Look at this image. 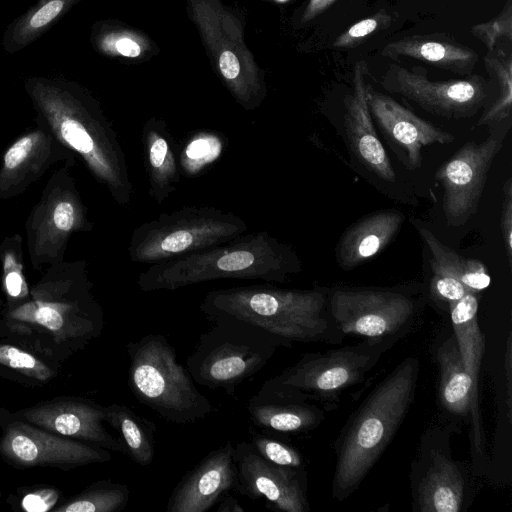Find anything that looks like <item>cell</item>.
I'll return each mask as SVG.
<instances>
[{
	"mask_svg": "<svg viewBox=\"0 0 512 512\" xmlns=\"http://www.w3.org/2000/svg\"><path fill=\"white\" fill-rule=\"evenodd\" d=\"M247 411L256 427L282 434L309 431L323 419V413L317 407L264 383L258 393L249 399Z\"/></svg>",
	"mask_w": 512,
	"mask_h": 512,
	"instance_id": "7402d4cb",
	"label": "cell"
},
{
	"mask_svg": "<svg viewBox=\"0 0 512 512\" xmlns=\"http://www.w3.org/2000/svg\"><path fill=\"white\" fill-rule=\"evenodd\" d=\"M419 361L401 362L365 399L337 444L333 496L347 498L391 441L414 399Z\"/></svg>",
	"mask_w": 512,
	"mask_h": 512,
	"instance_id": "3957f363",
	"label": "cell"
},
{
	"mask_svg": "<svg viewBox=\"0 0 512 512\" xmlns=\"http://www.w3.org/2000/svg\"><path fill=\"white\" fill-rule=\"evenodd\" d=\"M248 230L238 215L212 206H186L144 222L132 233V262L156 264L229 242Z\"/></svg>",
	"mask_w": 512,
	"mask_h": 512,
	"instance_id": "52a82bcc",
	"label": "cell"
},
{
	"mask_svg": "<svg viewBox=\"0 0 512 512\" xmlns=\"http://www.w3.org/2000/svg\"><path fill=\"white\" fill-rule=\"evenodd\" d=\"M0 455L11 465L27 468H73L111 459L107 449L66 438L28 422L10 423L0 439Z\"/></svg>",
	"mask_w": 512,
	"mask_h": 512,
	"instance_id": "5bb4252c",
	"label": "cell"
},
{
	"mask_svg": "<svg viewBox=\"0 0 512 512\" xmlns=\"http://www.w3.org/2000/svg\"><path fill=\"white\" fill-rule=\"evenodd\" d=\"M392 21L393 16L391 14L385 10H379L370 17L356 22L340 34L334 40L332 48L346 49L355 47L375 32L388 28Z\"/></svg>",
	"mask_w": 512,
	"mask_h": 512,
	"instance_id": "8d00e7d4",
	"label": "cell"
},
{
	"mask_svg": "<svg viewBox=\"0 0 512 512\" xmlns=\"http://www.w3.org/2000/svg\"><path fill=\"white\" fill-rule=\"evenodd\" d=\"M484 66L497 87V96L482 114L477 126L496 125L511 116L512 109V55L495 48L484 57Z\"/></svg>",
	"mask_w": 512,
	"mask_h": 512,
	"instance_id": "f546056e",
	"label": "cell"
},
{
	"mask_svg": "<svg viewBox=\"0 0 512 512\" xmlns=\"http://www.w3.org/2000/svg\"><path fill=\"white\" fill-rule=\"evenodd\" d=\"M220 152L219 138L212 134L202 133L187 145L181 157V166L186 173L196 174L205 165L216 159Z\"/></svg>",
	"mask_w": 512,
	"mask_h": 512,
	"instance_id": "e575fe53",
	"label": "cell"
},
{
	"mask_svg": "<svg viewBox=\"0 0 512 512\" xmlns=\"http://www.w3.org/2000/svg\"><path fill=\"white\" fill-rule=\"evenodd\" d=\"M391 342L366 339L356 346L306 354L264 384L299 400L332 401L361 382Z\"/></svg>",
	"mask_w": 512,
	"mask_h": 512,
	"instance_id": "30bf717a",
	"label": "cell"
},
{
	"mask_svg": "<svg viewBox=\"0 0 512 512\" xmlns=\"http://www.w3.org/2000/svg\"><path fill=\"white\" fill-rule=\"evenodd\" d=\"M464 498L465 481L456 462L442 451H432L429 465L416 487V510L458 512Z\"/></svg>",
	"mask_w": 512,
	"mask_h": 512,
	"instance_id": "d4e9b609",
	"label": "cell"
},
{
	"mask_svg": "<svg viewBox=\"0 0 512 512\" xmlns=\"http://www.w3.org/2000/svg\"><path fill=\"white\" fill-rule=\"evenodd\" d=\"M199 336L186 359L187 370L197 384L211 390L223 389L235 398L236 388L261 371L285 341L250 323L217 315Z\"/></svg>",
	"mask_w": 512,
	"mask_h": 512,
	"instance_id": "8992f818",
	"label": "cell"
},
{
	"mask_svg": "<svg viewBox=\"0 0 512 512\" xmlns=\"http://www.w3.org/2000/svg\"><path fill=\"white\" fill-rule=\"evenodd\" d=\"M381 55L392 60L414 59L463 76L471 75L478 61V54L467 46L422 35L389 42L382 48Z\"/></svg>",
	"mask_w": 512,
	"mask_h": 512,
	"instance_id": "cb8c5ba5",
	"label": "cell"
},
{
	"mask_svg": "<svg viewBox=\"0 0 512 512\" xmlns=\"http://www.w3.org/2000/svg\"><path fill=\"white\" fill-rule=\"evenodd\" d=\"M335 2L336 0H307L300 15L299 23L304 25L314 20Z\"/></svg>",
	"mask_w": 512,
	"mask_h": 512,
	"instance_id": "b9f144b4",
	"label": "cell"
},
{
	"mask_svg": "<svg viewBox=\"0 0 512 512\" xmlns=\"http://www.w3.org/2000/svg\"><path fill=\"white\" fill-rule=\"evenodd\" d=\"M366 61L355 63L351 92L345 98L344 125L347 139L358 160L377 177L385 181L396 179L391 161L377 136L368 103Z\"/></svg>",
	"mask_w": 512,
	"mask_h": 512,
	"instance_id": "ffe728a7",
	"label": "cell"
},
{
	"mask_svg": "<svg viewBox=\"0 0 512 512\" xmlns=\"http://www.w3.org/2000/svg\"><path fill=\"white\" fill-rule=\"evenodd\" d=\"M96 46L108 52H114L118 55L128 58H136L142 53V46L129 36H118L115 34L96 36L93 38Z\"/></svg>",
	"mask_w": 512,
	"mask_h": 512,
	"instance_id": "f35d334b",
	"label": "cell"
},
{
	"mask_svg": "<svg viewBox=\"0 0 512 512\" xmlns=\"http://www.w3.org/2000/svg\"><path fill=\"white\" fill-rule=\"evenodd\" d=\"M0 271L9 302L16 306L26 302L30 292L25 275L23 237L19 233L5 236L0 243Z\"/></svg>",
	"mask_w": 512,
	"mask_h": 512,
	"instance_id": "4dcf8cb0",
	"label": "cell"
},
{
	"mask_svg": "<svg viewBox=\"0 0 512 512\" xmlns=\"http://www.w3.org/2000/svg\"><path fill=\"white\" fill-rule=\"evenodd\" d=\"M127 485L101 480L56 508V512H119L128 504Z\"/></svg>",
	"mask_w": 512,
	"mask_h": 512,
	"instance_id": "1f68e13d",
	"label": "cell"
},
{
	"mask_svg": "<svg viewBox=\"0 0 512 512\" xmlns=\"http://www.w3.org/2000/svg\"><path fill=\"white\" fill-rule=\"evenodd\" d=\"M430 290L434 299L447 304V306L471 292L460 281L435 273H432Z\"/></svg>",
	"mask_w": 512,
	"mask_h": 512,
	"instance_id": "74e56055",
	"label": "cell"
},
{
	"mask_svg": "<svg viewBox=\"0 0 512 512\" xmlns=\"http://www.w3.org/2000/svg\"><path fill=\"white\" fill-rule=\"evenodd\" d=\"M326 298L320 290H299L253 284L209 291L199 309L208 318L225 315L250 323L285 341L329 340Z\"/></svg>",
	"mask_w": 512,
	"mask_h": 512,
	"instance_id": "277c9868",
	"label": "cell"
},
{
	"mask_svg": "<svg viewBox=\"0 0 512 512\" xmlns=\"http://www.w3.org/2000/svg\"><path fill=\"white\" fill-rule=\"evenodd\" d=\"M500 229L509 266L512 265V180L508 178L503 186V201Z\"/></svg>",
	"mask_w": 512,
	"mask_h": 512,
	"instance_id": "ab89813d",
	"label": "cell"
},
{
	"mask_svg": "<svg viewBox=\"0 0 512 512\" xmlns=\"http://www.w3.org/2000/svg\"><path fill=\"white\" fill-rule=\"evenodd\" d=\"M142 144L149 194L160 204L177 189L180 182V164L167 124L162 119L150 118L142 130Z\"/></svg>",
	"mask_w": 512,
	"mask_h": 512,
	"instance_id": "484cf974",
	"label": "cell"
},
{
	"mask_svg": "<svg viewBox=\"0 0 512 512\" xmlns=\"http://www.w3.org/2000/svg\"><path fill=\"white\" fill-rule=\"evenodd\" d=\"M0 364L39 381H47L53 371L32 354L9 344H0Z\"/></svg>",
	"mask_w": 512,
	"mask_h": 512,
	"instance_id": "d590c367",
	"label": "cell"
},
{
	"mask_svg": "<svg viewBox=\"0 0 512 512\" xmlns=\"http://www.w3.org/2000/svg\"><path fill=\"white\" fill-rule=\"evenodd\" d=\"M35 119L73 151L119 205L133 194L123 147L99 101L76 81L31 76L24 81Z\"/></svg>",
	"mask_w": 512,
	"mask_h": 512,
	"instance_id": "6da1fadb",
	"label": "cell"
},
{
	"mask_svg": "<svg viewBox=\"0 0 512 512\" xmlns=\"http://www.w3.org/2000/svg\"><path fill=\"white\" fill-rule=\"evenodd\" d=\"M82 0H37L24 13L9 23L1 45L13 54L35 42Z\"/></svg>",
	"mask_w": 512,
	"mask_h": 512,
	"instance_id": "4316f807",
	"label": "cell"
},
{
	"mask_svg": "<svg viewBox=\"0 0 512 512\" xmlns=\"http://www.w3.org/2000/svg\"><path fill=\"white\" fill-rule=\"evenodd\" d=\"M436 358L440 376V402L452 414H471L472 445L478 453H482L484 433L480 409L474 400L472 379L464 367L454 333L438 347Z\"/></svg>",
	"mask_w": 512,
	"mask_h": 512,
	"instance_id": "44dd1931",
	"label": "cell"
},
{
	"mask_svg": "<svg viewBox=\"0 0 512 512\" xmlns=\"http://www.w3.org/2000/svg\"><path fill=\"white\" fill-rule=\"evenodd\" d=\"M471 34L481 41L488 52L497 47L500 40L512 41V0L507 3L501 12L491 20L473 25Z\"/></svg>",
	"mask_w": 512,
	"mask_h": 512,
	"instance_id": "836d02e7",
	"label": "cell"
},
{
	"mask_svg": "<svg viewBox=\"0 0 512 512\" xmlns=\"http://www.w3.org/2000/svg\"><path fill=\"white\" fill-rule=\"evenodd\" d=\"M237 485L234 490L251 500L265 498L267 507L283 512H307L306 476L303 469L278 466L266 461L252 444L234 447Z\"/></svg>",
	"mask_w": 512,
	"mask_h": 512,
	"instance_id": "9a60e30c",
	"label": "cell"
},
{
	"mask_svg": "<svg viewBox=\"0 0 512 512\" xmlns=\"http://www.w3.org/2000/svg\"><path fill=\"white\" fill-rule=\"evenodd\" d=\"M128 387L137 401L168 422L192 424L218 409L177 361L176 350L162 334H147L127 344Z\"/></svg>",
	"mask_w": 512,
	"mask_h": 512,
	"instance_id": "5b68a950",
	"label": "cell"
},
{
	"mask_svg": "<svg viewBox=\"0 0 512 512\" xmlns=\"http://www.w3.org/2000/svg\"><path fill=\"white\" fill-rule=\"evenodd\" d=\"M106 422L120 435L124 454L140 466H148L155 456L156 425L121 404L106 407Z\"/></svg>",
	"mask_w": 512,
	"mask_h": 512,
	"instance_id": "f1b7e54d",
	"label": "cell"
},
{
	"mask_svg": "<svg viewBox=\"0 0 512 512\" xmlns=\"http://www.w3.org/2000/svg\"><path fill=\"white\" fill-rule=\"evenodd\" d=\"M414 307L407 295L386 289L341 288L329 298L336 328L370 340L395 336L413 316Z\"/></svg>",
	"mask_w": 512,
	"mask_h": 512,
	"instance_id": "4fadbf2b",
	"label": "cell"
},
{
	"mask_svg": "<svg viewBox=\"0 0 512 512\" xmlns=\"http://www.w3.org/2000/svg\"><path fill=\"white\" fill-rule=\"evenodd\" d=\"M301 269L291 247L267 231L243 234L224 244L151 264L137 278L143 292L174 291L220 279L285 282Z\"/></svg>",
	"mask_w": 512,
	"mask_h": 512,
	"instance_id": "7a4b0ae2",
	"label": "cell"
},
{
	"mask_svg": "<svg viewBox=\"0 0 512 512\" xmlns=\"http://www.w3.org/2000/svg\"><path fill=\"white\" fill-rule=\"evenodd\" d=\"M25 422L49 432L124 453L121 441L105 429L106 407L84 399L53 400L24 411Z\"/></svg>",
	"mask_w": 512,
	"mask_h": 512,
	"instance_id": "d6986e66",
	"label": "cell"
},
{
	"mask_svg": "<svg viewBox=\"0 0 512 512\" xmlns=\"http://www.w3.org/2000/svg\"><path fill=\"white\" fill-rule=\"evenodd\" d=\"M379 83L386 91L416 103L427 112L451 119L474 115L489 96L488 83L479 75L434 81L421 66L405 68L389 63Z\"/></svg>",
	"mask_w": 512,
	"mask_h": 512,
	"instance_id": "8fae6325",
	"label": "cell"
},
{
	"mask_svg": "<svg viewBox=\"0 0 512 512\" xmlns=\"http://www.w3.org/2000/svg\"><path fill=\"white\" fill-rule=\"evenodd\" d=\"M405 220L397 209H385L364 216L341 236L336 259L344 270H351L380 253L395 237Z\"/></svg>",
	"mask_w": 512,
	"mask_h": 512,
	"instance_id": "603a6c76",
	"label": "cell"
},
{
	"mask_svg": "<svg viewBox=\"0 0 512 512\" xmlns=\"http://www.w3.org/2000/svg\"><path fill=\"white\" fill-rule=\"evenodd\" d=\"M506 133L507 129L499 127L480 143L466 142L438 168L435 178L443 189V211L448 225L462 226L476 213Z\"/></svg>",
	"mask_w": 512,
	"mask_h": 512,
	"instance_id": "7c38bea8",
	"label": "cell"
},
{
	"mask_svg": "<svg viewBox=\"0 0 512 512\" xmlns=\"http://www.w3.org/2000/svg\"><path fill=\"white\" fill-rule=\"evenodd\" d=\"M231 441L210 451L187 471L176 484L165 508L166 512H205L224 493L237 485V467Z\"/></svg>",
	"mask_w": 512,
	"mask_h": 512,
	"instance_id": "e0dca14e",
	"label": "cell"
},
{
	"mask_svg": "<svg viewBox=\"0 0 512 512\" xmlns=\"http://www.w3.org/2000/svg\"><path fill=\"white\" fill-rule=\"evenodd\" d=\"M187 8L234 99L246 110L258 108L267 87L263 71L245 45L243 23L220 0H187Z\"/></svg>",
	"mask_w": 512,
	"mask_h": 512,
	"instance_id": "ba28073f",
	"label": "cell"
},
{
	"mask_svg": "<svg viewBox=\"0 0 512 512\" xmlns=\"http://www.w3.org/2000/svg\"><path fill=\"white\" fill-rule=\"evenodd\" d=\"M71 169L62 165L53 171L25 222L27 253L35 270L65 260L71 237L93 229Z\"/></svg>",
	"mask_w": 512,
	"mask_h": 512,
	"instance_id": "9c48e42d",
	"label": "cell"
},
{
	"mask_svg": "<svg viewBox=\"0 0 512 512\" xmlns=\"http://www.w3.org/2000/svg\"><path fill=\"white\" fill-rule=\"evenodd\" d=\"M217 512H244L245 509L232 495L224 493L218 501Z\"/></svg>",
	"mask_w": 512,
	"mask_h": 512,
	"instance_id": "ee69618b",
	"label": "cell"
},
{
	"mask_svg": "<svg viewBox=\"0 0 512 512\" xmlns=\"http://www.w3.org/2000/svg\"><path fill=\"white\" fill-rule=\"evenodd\" d=\"M367 103L372 119L386 137L404 153L407 168L415 170L422 163V149L433 144H448L455 137L418 117L390 96L367 90Z\"/></svg>",
	"mask_w": 512,
	"mask_h": 512,
	"instance_id": "ac0fdd59",
	"label": "cell"
},
{
	"mask_svg": "<svg viewBox=\"0 0 512 512\" xmlns=\"http://www.w3.org/2000/svg\"><path fill=\"white\" fill-rule=\"evenodd\" d=\"M250 443L266 461L287 468L303 469L304 460L300 452L291 445L265 434L254 433Z\"/></svg>",
	"mask_w": 512,
	"mask_h": 512,
	"instance_id": "d6a6232c",
	"label": "cell"
},
{
	"mask_svg": "<svg viewBox=\"0 0 512 512\" xmlns=\"http://www.w3.org/2000/svg\"><path fill=\"white\" fill-rule=\"evenodd\" d=\"M512 337L509 334L506 342V351L504 356V369L506 379V404L508 410V418H511L512 409Z\"/></svg>",
	"mask_w": 512,
	"mask_h": 512,
	"instance_id": "7bdbcfd3",
	"label": "cell"
},
{
	"mask_svg": "<svg viewBox=\"0 0 512 512\" xmlns=\"http://www.w3.org/2000/svg\"><path fill=\"white\" fill-rule=\"evenodd\" d=\"M415 227L430 253L432 273L454 278L477 293L490 285V275L481 261L456 253L426 227L416 223Z\"/></svg>",
	"mask_w": 512,
	"mask_h": 512,
	"instance_id": "83f0119b",
	"label": "cell"
},
{
	"mask_svg": "<svg viewBox=\"0 0 512 512\" xmlns=\"http://www.w3.org/2000/svg\"><path fill=\"white\" fill-rule=\"evenodd\" d=\"M58 500V492L55 489L43 488L25 495L21 506L29 512H44L50 510Z\"/></svg>",
	"mask_w": 512,
	"mask_h": 512,
	"instance_id": "60d3db41",
	"label": "cell"
},
{
	"mask_svg": "<svg viewBox=\"0 0 512 512\" xmlns=\"http://www.w3.org/2000/svg\"><path fill=\"white\" fill-rule=\"evenodd\" d=\"M6 149L0 165V200L24 193L52 167H74L76 154L65 147L39 120Z\"/></svg>",
	"mask_w": 512,
	"mask_h": 512,
	"instance_id": "2e32d148",
	"label": "cell"
},
{
	"mask_svg": "<svg viewBox=\"0 0 512 512\" xmlns=\"http://www.w3.org/2000/svg\"><path fill=\"white\" fill-rule=\"evenodd\" d=\"M279 1H284V0H279Z\"/></svg>",
	"mask_w": 512,
	"mask_h": 512,
	"instance_id": "f6af8a7d",
	"label": "cell"
}]
</instances>
